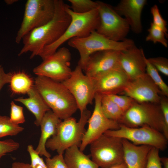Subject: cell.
<instances>
[{
  "label": "cell",
  "mask_w": 168,
  "mask_h": 168,
  "mask_svg": "<svg viewBox=\"0 0 168 168\" xmlns=\"http://www.w3.org/2000/svg\"><path fill=\"white\" fill-rule=\"evenodd\" d=\"M149 62L158 71L168 76V60L166 58L159 57L147 58Z\"/></svg>",
  "instance_id": "cell-35"
},
{
  "label": "cell",
  "mask_w": 168,
  "mask_h": 168,
  "mask_svg": "<svg viewBox=\"0 0 168 168\" xmlns=\"http://www.w3.org/2000/svg\"><path fill=\"white\" fill-rule=\"evenodd\" d=\"M159 150L152 147L149 153L145 168H162L159 156Z\"/></svg>",
  "instance_id": "cell-34"
},
{
  "label": "cell",
  "mask_w": 168,
  "mask_h": 168,
  "mask_svg": "<svg viewBox=\"0 0 168 168\" xmlns=\"http://www.w3.org/2000/svg\"><path fill=\"white\" fill-rule=\"evenodd\" d=\"M147 2L146 0H122L113 7L120 16H124L130 28L138 34L142 31L141 15Z\"/></svg>",
  "instance_id": "cell-18"
},
{
  "label": "cell",
  "mask_w": 168,
  "mask_h": 168,
  "mask_svg": "<svg viewBox=\"0 0 168 168\" xmlns=\"http://www.w3.org/2000/svg\"><path fill=\"white\" fill-rule=\"evenodd\" d=\"M19 143L11 139L0 140V161L3 156L17 150Z\"/></svg>",
  "instance_id": "cell-33"
},
{
  "label": "cell",
  "mask_w": 168,
  "mask_h": 168,
  "mask_svg": "<svg viewBox=\"0 0 168 168\" xmlns=\"http://www.w3.org/2000/svg\"><path fill=\"white\" fill-rule=\"evenodd\" d=\"M12 74L6 72L3 67L0 65V91L5 85L9 83Z\"/></svg>",
  "instance_id": "cell-38"
},
{
  "label": "cell",
  "mask_w": 168,
  "mask_h": 168,
  "mask_svg": "<svg viewBox=\"0 0 168 168\" xmlns=\"http://www.w3.org/2000/svg\"><path fill=\"white\" fill-rule=\"evenodd\" d=\"M92 78L96 93L101 95L121 94L130 80L121 68Z\"/></svg>",
  "instance_id": "cell-16"
},
{
  "label": "cell",
  "mask_w": 168,
  "mask_h": 168,
  "mask_svg": "<svg viewBox=\"0 0 168 168\" xmlns=\"http://www.w3.org/2000/svg\"><path fill=\"white\" fill-rule=\"evenodd\" d=\"M91 159L101 168L124 161L122 139L105 133L90 144Z\"/></svg>",
  "instance_id": "cell-8"
},
{
  "label": "cell",
  "mask_w": 168,
  "mask_h": 168,
  "mask_svg": "<svg viewBox=\"0 0 168 168\" xmlns=\"http://www.w3.org/2000/svg\"><path fill=\"white\" fill-rule=\"evenodd\" d=\"M5 1L6 3L8 5H11L18 1L17 0H7Z\"/></svg>",
  "instance_id": "cell-42"
},
{
  "label": "cell",
  "mask_w": 168,
  "mask_h": 168,
  "mask_svg": "<svg viewBox=\"0 0 168 168\" xmlns=\"http://www.w3.org/2000/svg\"><path fill=\"white\" fill-rule=\"evenodd\" d=\"M101 107L107 118L119 123L124 113L108 95H101Z\"/></svg>",
  "instance_id": "cell-24"
},
{
  "label": "cell",
  "mask_w": 168,
  "mask_h": 168,
  "mask_svg": "<svg viewBox=\"0 0 168 168\" xmlns=\"http://www.w3.org/2000/svg\"><path fill=\"white\" fill-rule=\"evenodd\" d=\"M55 10L53 18L44 25L36 28L22 39L23 45L18 53L20 56L28 52L30 58L39 56L46 47L53 43L63 35L71 21L66 11L68 5L62 0H55Z\"/></svg>",
  "instance_id": "cell-1"
},
{
  "label": "cell",
  "mask_w": 168,
  "mask_h": 168,
  "mask_svg": "<svg viewBox=\"0 0 168 168\" xmlns=\"http://www.w3.org/2000/svg\"><path fill=\"white\" fill-rule=\"evenodd\" d=\"M122 139L124 161L127 168H145L149 152L152 147L147 145H137Z\"/></svg>",
  "instance_id": "cell-19"
},
{
  "label": "cell",
  "mask_w": 168,
  "mask_h": 168,
  "mask_svg": "<svg viewBox=\"0 0 168 168\" xmlns=\"http://www.w3.org/2000/svg\"><path fill=\"white\" fill-rule=\"evenodd\" d=\"M145 57L143 50L135 44L120 51V66L129 79H133L146 73Z\"/></svg>",
  "instance_id": "cell-17"
},
{
  "label": "cell",
  "mask_w": 168,
  "mask_h": 168,
  "mask_svg": "<svg viewBox=\"0 0 168 168\" xmlns=\"http://www.w3.org/2000/svg\"><path fill=\"white\" fill-rule=\"evenodd\" d=\"M91 114L87 109L81 113L77 121L72 117L63 121L58 124L56 134L48 139L46 147L58 154H63L68 149L73 146L79 147L86 129L85 126Z\"/></svg>",
  "instance_id": "cell-3"
},
{
  "label": "cell",
  "mask_w": 168,
  "mask_h": 168,
  "mask_svg": "<svg viewBox=\"0 0 168 168\" xmlns=\"http://www.w3.org/2000/svg\"><path fill=\"white\" fill-rule=\"evenodd\" d=\"M151 12L153 16L152 22L155 25L161 29L168 37L167 22L161 14L159 9L156 5H154L151 8Z\"/></svg>",
  "instance_id": "cell-31"
},
{
  "label": "cell",
  "mask_w": 168,
  "mask_h": 168,
  "mask_svg": "<svg viewBox=\"0 0 168 168\" xmlns=\"http://www.w3.org/2000/svg\"><path fill=\"white\" fill-rule=\"evenodd\" d=\"M96 1L100 22L96 31L113 41H121L126 39L130 28L127 21L110 5L102 1Z\"/></svg>",
  "instance_id": "cell-9"
},
{
  "label": "cell",
  "mask_w": 168,
  "mask_h": 168,
  "mask_svg": "<svg viewBox=\"0 0 168 168\" xmlns=\"http://www.w3.org/2000/svg\"><path fill=\"white\" fill-rule=\"evenodd\" d=\"M146 73L150 77L160 91L162 96H168V86L163 80L156 69L145 58Z\"/></svg>",
  "instance_id": "cell-26"
},
{
  "label": "cell",
  "mask_w": 168,
  "mask_h": 168,
  "mask_svg": "<svg viewBox=\"0 0 168 168\" xmlns=\"http://www.w3.org/2000/svg\"><path fill=\"white\" fill-rule=\"evenodd\" d=\"M66 9L71 16V22L60 37L45 47L39 54L43 60L54 53L67 41L73 38L86 37L96 31L99 26L100 16L97 8L82 14L73 12L68 5Z\"/></svg>",
  "instance_id": "cell-4"
},
{
  "label": "cell",
  "mask_w": 168,
  "mask_h": 168,
  "mask_svg": "<svg viewBox=\"0 0 168 168\" xmlns=\"http://www.w3.org/2000/svg\"><path fill=\"white\" fill-rule=\"evenodd\" d=\"M34 86L50 110L61 120L72 117L78 109L74 98L61 82L37 76Z\"/></svg>",
  "instance_id": "cell-2"
},
{
  "label": "cell",
  "mask_w": 168,
  "mask_h": 168,
  "mask_svg": "<svg viewBox=\"0 0 168 168\" xmlns=\"http://www.w3.org/2000/svg\"><path fill=\"white\" fill-rule=\"evenodd\" d=\"M101 95L96 93L94 98V110L88 120V128L79 147L82 152L88 145L107 131L116 130L119 127V123L108 119L104 114L101 107Z\"/></svg>",
  "instance_id": "cell-13"
},
{
  "label": "cell",
  "mask_w": 168,
  "mask_h": 168,
  "mask_svg": "<svg viewBox=\"0 0 168 168\" xmlns=\"http://www.w3.org/2000/svg\"><path fill=\"white\" fill-rule=\"evenodd\" d=\"M148 34L146 38L147 41H151L154 43H159L165 47H168V42L164 32L161 29L155 25L152 22L148 29Z\"/></svg>",
  "instance_id": "cell-28"
},
{
  "label": "cell",
  "mask_w": 168,
  "mask_h": 168,
  "mask_svg": "<svg viewBox=\"0 0 168 168\" xmlns=\"http://www.w3.org/2000/svg\"><path fill=\"white\" fill-rule=\"evenodd\" d=\"M64 157L68 168H99V166L90 158L85 154L77 146L67 149Z\"/></svg>",
  "instance_id": "cell-22"
},
{
  "label": "cell",
  "mask_w": 168,
  "mask_h": 168,
  "mask_svg": "<svg viewBox=\"0 0 168 168\" xmlns=\"http://www.w3.org/2000/svg\"><path fill=\"white\" fill-rule=\"evenodd\" d=\"M159 105L163 117L166 128L168 132V100L166 97L161 96Z\"/></svg>",
  "instance_id": "cell-37"
},
{
  "label": "cell",
  "mask_w": 168,
  "mask_h": 168,
  "mask_svg": "<svg viewBox=\"0 0 168 168\" xmlns=\"http://www.w3.org/2000/svg\"><path fill=\"white\" fill-rule=\"evenodd\" d=\"M45 162L48 168H68L63 154H58L52 158H46Z\"/></svg>",
  "instance_id": "cell-36"
},
{
  "label": "cell",
  "mask_w": 168,
  "mask_h": 168,
  "mask_svg": "<svg viewBox=\"0 0 168 168\" xmlns=\"http://www.w3.org/2000/svg\"><path fill=\"white\" fill-rule=\"evenodd\" d=\"M83 71L77 65L69 77L61 82L73 96L81 113L92 103L96 94L93 78Z\"/></svg>",
  "instance_id": "cell-12"
},
{
  "label": "cell",
  "mask_w": 168,
  "mask_h": 168,
  "mask_svg": "<svg viewBox=\"0 0 168 168\" xmlns=\"http://www.w3.org/2000/svg\"><path fill=\"white\" fill-rule=\"evenodd\" d=\"M120 51L109 50L95 53L90 56L82 69L86 75L95 78L110 71L121 68Z\"/></svg>",
  "instance_id": "cell-15"
},
{
  "label": "cell",
  "mask_w": 168,
  "mask_h": 168,
  "mask_svg": "<svg viewBox=\"0 0 168 168\" xmlns=\"http://www.w3.org/2000/svg\"><path fill=\"white\" fill-rule=\"evenodd\" d=\"M9 83L11 91L16 94H27L34 86L32 79L23 72L12 74Z\"/></svg>",
  "instance_id": "cell-23"
},
{
  "label": "cell",
  "mask_w": 168,
  "mask_h": 168,
  "mask_svg": "<svg viewBox=\"0 0 168 168\" xmlns=\"http://www.w3.org/2000/svg\"><path fill=\"white\" fill-rule=\"evenodd\" d=\"M160 161L162 164V168H168V158L166 157H160Z\"/></svg>",
  "instance_id": "cell-40"
},
{
  "label": "cell",
  "mask_w": 168,
  "mask_h": 168,
  "mask_svg": "<svg viewBox=\"0 0 168 168\" xmlns=\"http://www.w3.org/2000/svg\"><path fill=\"white\" fill-rule=\"evenodd\" d=\"M119 124L133 128L147 126L161 132L168 139L159 103L135 101L124 113Z\"/></svg>",
  "instance_id": "cell-5"
},
{
  "label": "cell",
  "mask_w": 168,
  "mask_h": 168,
  "mask_svg": "<svg viewBox=\"0 0 168 168\" xmlns=\"http://www.w3.org/2000/svg\"><path fill=\"white\" fill-rule=\"evenodd\" d=\"M108 168H127L124 162L114 165Z\"/></svg>",
  "instance_id": "cell-41"
},
{
  "label": "cell",
  "mask_w": 168,
  "mask_h": 168,
  "mask_svg": "<svg viewBox=\"0 0 168 168\" xmlns=\"http://www.w3.org/2000/svg\"><path fill=\"white\" fill-rule=\"evenodd\" d=\"M121 94L139 103H159L162 96L158 87L146 73L130 79Z\"/></svg>",
  "instance_id": "cell-14"
},
{
  "label": "cell",
  "mask_w": 168,
  "mask_h": 168,
  "mask_svg": "<svg viewBox=\"0 0 168 168\" xmlns=\"http://www.w3.org/2000/svg\"><path fill=\"white\" fill-rule=\"evenodd\" d=\"M11 168H32L30 164L20 162H14L12 165Z\"/></svg>",
  "instance_id": "cell-39"
},
{
  "label": "cell",
  "mask_w": 168,
  "mask_h": 168,
  "mask_svg": "<svg viewBox=\"0 0 168 168\" xmlns=\"http://www.w3.org/2000/svg\"><path fill=\"white\" fill-rule=\"evenodd\" d=\"M105 134L125 139L137 145H147L164 150L167 139L161 132L147 126L133 128L120 124L119 129L108 130Z\"/></svg>",
  "instance_id": "cell-10"
},
{
  "label": "cell",
  "mask_w": 168,
  "mask_h": 168,
  "mask_svg": "<svg viewBox=\"0 0 168 168\" xmlns=\"http://www.w3.org/2000/svg\"><path fill=\"white\" fill-rule=\"evenodd\" d=\"M10 117L11 121L14 124L19 125L25 122L23 108L16 104L12 101L11 103Z\"/></svg>",
  "instance_id": "cell-29"
},
{
  "label": "cell",
  "mask_w": 168,
  "mask_h": 168,
  "mask_svg": "<svg viewBox=\"0 0 168 168\" xmlns=\"http://www.w3.org/2000/svg\"><path fill=\"white\" fill-rule=\"evenodd\" d=\"M124 113L135 102L131 97L125 95L117 94L107 95Z\"/></svg>",
  "instance_id": "cell-30"
},
{
  "label": "cell",
  "mask_w": 168,
  "mask_h": 168,
  "mask_svg": "<svg viewBox=\"0 0 168 168\" xmlns=\"http://www.w3.org/2000/svg\"><path fill=\"white\" fill-rule=\"evenodd\" d=\"M27 94L28 98H18L15 100L23 104L34 115V124L39 126L45 113L50 109L34 86Z\"/></svg>",
  "instance_id": "cell-21"
},
{
  "label": "cell",
  "mask_w": 168,
  "mask_h": 168,
  "mask_svg": "<svg viewBox=\"0 0 168 168\" xmlns=\"http://www.w3.org/2000/svg\"><path fill=\"white\" fill-rule=\"evenodd\" d=\"M24 130L23 127L13 124L9 117L0 116V138L7 136L16 135Z\"/></svg>",
  "instance_id": "cell-25"
},
{
  "label": "cell",
  "mask_w": 168,
  "mask_h": 168,
  "mask_svg": "<svg viewBox=\"0 0 168 168\" xmlns=\"http://www.w3.org/2000/svg\"><path fill=\"white\" fill-rule=\"evenodd\" d=\"M61 121L51 110L44 115L40 125V136L35 149L40 156H44L46 158L51 157L50 154L46 150V144L48 139L56 134L58 125Z\"/></svg>",
  "instance_id": "cell-20"
},
{
  "label": "cell",
  "mask_w": 168,
  "mask_h": 168,
  "mask_svg": "<svg viewBox=\"0 0 168 168\" xmlns=\"http://www.w3.org/2000/svg\"><path fill=\"white\" fill-rule=\"evenodd\" d=\"M55 10V0H27L15 42L19 44L28 33L50 21L54 16Z\"/></svg>",
  "instance_id": "cell-7"
},
{
  "label": "cell",
  "mask_w": 168,
  "mask_h": 168,
  "mask_svg": "<svg viewBox=\"0 0 168 168\" xmlns=\"http://www.w3.org/2000/svg\"><path fill=\"white\" fill-rule=\"evenodd\" d=\"M70 3L69 7L74 12L85 13L97 8L96 1L91 0H68Z\"/></svg>",
  "instance_id": "cell-27"
},
{
  "label": "cell",
  "mask_w": 168,
  "mask_h": 168,
  "mask_svg": "<svg viewBox=\"0 0 168 168\" xmlns=\"http://www.w3.org/2000/svg\"><path fill=\"white\" fill-rule=\"evenodd\" d=\"M27 151L30 155L32 168H48L42 157L36 152L32 145H29Z\"/></svg>",
  "instance_id": "cell-32"
},
{
  "label": "cell",
  "mask_w": 168,
  "mask_h": 168,
  "mask_svg": "<svg viewBox=\"0 0 168 168\" xmlns=\"http://www.w3.org/2000/svg\"><path fill=\"white\" fill-rule=\"evenodd\" d=\"M71 53L69 49L62 47L48 56L33 69L37 76L45 77L62 82L71 75Z\"/></svg>",
  "instance_id": "cell-11"
},
{
  "label": "cell",
  "mask_w": 168,
  "mask_h": 168,
  "mask_svg": "<svg viewBox=\"0 0 168 168\" xmlns=\"http://www.w3.org/2000/svg\"><path fill=\"white\" fill-rule=\"evenodd\" d=\"M68 44L78 52L80 59L78 65L82 68L89 57L96 52L105 50H125L135 44L134 41L126 39L121 41L110 40L96 30L83 37H75L68 41Z\"/></svg>",
  "instance_id": "cell-6"
}]
</instances>
